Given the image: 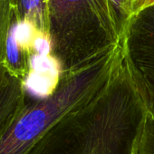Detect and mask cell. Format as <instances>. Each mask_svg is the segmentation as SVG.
<instances>
[{
  "label": "cell",
  "mask_w": 154,
  "mask_h": 154,
  "mask_svg": "<svg viewBox=\"0 0 154 154\" xmlns=\"http://www.w3.org/2000/svg\"><path fill=\"white\" fill-rule=\"evenodd\" d=\"M144 117L122 54L109 80L53 125L30 154H135Z\"/></svg>",
  "instance_id": "6da1fadb"
},
{
  "label": "cell",
  "mask_w": 154,
  "mask_h": 154,
  "mask_svg": "<svg viewBox=\"0 0 154 154\" xmlns=\"http://www.w3.org/2000/svg\"><path fill=\"white\" fill-rule=\"evenodd\" d=\"M47 13L60 78L108 55L121 42L110 0H47Z\"/></svg>",
  "instance_id": "7a4b0ae2"
},
{
  "label": "cell",
  "mask_w": 154,
  "mask_h": 154,
  "mask_svg": "<svg viewBox=\"0 0 154 154\" xmlns=\"http://www.w3.org/2000/svg\"><path fill=\"white\" fill-rule=\"evenodd\" d=\"M120 54L117 47L82 71L60 78L50 95L27 103L0 138V154H30L53 125L88 100L109 80Z\"/></svg>",
  "instance_id": "3957f363"
},
{
  "label": "cell",
  "mask_w": 154,
  "mask_h": 154,
  "mask_svg": "<svg viewBox=\"0 0 154 154\" xmlns=\"http://www.w3.org/2000/svg\"><path fill=\"white\" fill-rule=\"evenodd\" d=\"M122 45L124 63L145 114L154 120V5L130 18Z\"/></svg>",
  "instance_id": "277c9868"
},
{
  "label": "cell",
  "mask_w": 154,
  "mask_h": 154,
  "mask_svg": "<svg viewBox=\"0 0 154 154\" xmlns=\"http://www.w3.org/2000/svg\"><path fill=\"white\" fill-rule=\"evenodd\" d=\"M26 82L0 72V138L15 122L27 104Z\"/></svg>",
  "instance_id": "5b68a950"
},
{
  "label": "cell",
  "mask_w": 154,
  "mask_h": 154,
  "mask_svg": "<svg viewBox=\"0 0 154 154\" xmlns=\"http://www.w3.org/2000/svg\"><path fill=\"white\" fill-rule=\"evenodd\" d=\"M14 5L18 20L31 23L38 33L49 35L47 0H14Z\"/></svg>",
  "instance_id": "8992f818"
},
{
  "label": "cell",
  "mask_w": 154,
  "mask_h": 154,
  "mask_svg": "<svg viewBox=\"0 0 154 154\" xmlns=\"http://www.w3.org/2000/svg\"><path fill=\"white\" fill-rule=\"evenodd\" d=\"M14 15V0H0V72L5 68L7 43Z\"/></svg>",
  "instance_id": "52a82bcc"
},
{
  "label": "cell",
  "mask_w": 154,
  "mask_h": 154,
  "mask_svg": "<svg viewBox=\"0 0 154 154\" xmlns=\"http://www.w3.org/2000/svg\"><path fill=\"white\" fill-rule=\"evenodd\" d=\"M135 154H154V120L146 114L137 140Z\"/></svg>",
  "instance_id": "ba28073f"
},
{
  "label": "cell",
  "mask_w": 154,
  "mask_h": 154,
  "mask_svg": "<svg viewBox=\"0 0 154 154\" xmlns=\"http://www.w3.org/2000/svg\"><path fill=\"white\" fill-rule=\"evenodd\" d=\"M131 0H110V3L114 12L117 28L121 38L122 37L127 24L131 17Z\"/></svg>",
  "instance_id": "9c48e42d"
},
{
  "label": "cell",
  "mask_w": 154,
  "mask_h": 154,
  "mask_svg": "<svg viewBox=\"0 0 154 154\" xmlns=\"http://www.w3.org/2000/svg\"><path fill=\"white\" fill-rule=\"evenodd\" d=\"M154 5V0H131V15L135 16L143 9Z\"/></svg>",
  "instance_id": "30bf717a"
}]
</instances>
